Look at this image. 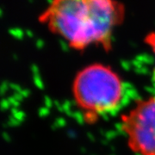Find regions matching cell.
I'll return each mask as SVG.
<instances>
[{
    "instance_id": "cell-1",
    "label": "cell",
    "mask_w": 155,
    "mask_h": 155,
    "mask_svg": "<svg viewBox=\"0 0 155 155\" xmlns=\"http://www.w3.org/2000/svg\"><path fill=\"white\" fill-rule=\"evenodd\" d=\"M125 15L126 8L119 0H50L38 22L74 51L99 47L110 52L115 30Z\"/></svg>"
},
{
    "instance_id": "cell-2",
    "label": "cell",
    "mask_w": 155,
    "mask_h": 155,
    "mask_svg": "<svg viewBox=\"0 0 155 155\" xmlns=\"http://www.w3.org/2000/svg\"><path fill=\"white\" fill-rule=\"evenodd\" d=\"M71 93L83 121L91 125L122 107L126 84L121 74L111 66L93 62L75 74Z\"/></svg>"
},
{
    "instance_id": "cell-3",
    "label": "cell",
    "mask_w": 155,
    "mask_h": 155,
    "mask_svg": "<svg viewBox=\"0 0 155 155\" xmlns=\"http://www.w3.org/2000/svg\"><path fill=\"white\" fill-rule=\"evenodd\" d=\"M119 127L133 153L155 155V92L137 99L123 112Z\"/></svg>"
},
{
    "instance_id": "cell-4",
    "label": "cell",
    "mask_w": 155,
    "mask_h": 155,
    "mask_svg": "<svg viewBox=\"0 0 155 155\" xmlns=\"http://www.w3.org/2000/svg\"><path fill=\"white\" fill-rule=\"evenodd\" d=\"M144 43L149 48L152 54H153L154 64H153V69L152 72V79L155 83V31H150L145 35Z\"/></svg>"
}]
</instances>
